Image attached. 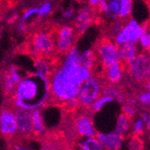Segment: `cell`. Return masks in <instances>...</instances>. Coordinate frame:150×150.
I'll return each mask as SVG.
<instances>
[{"label":"cell","mask_w":150,"mask_h":150,"mask_svg":"<svg viewBox=\"0 0 150 150\" xmlns=\"http://www.w3.org/2000/svg\"><path fill=\"white\" fill-rule=\"evenodd\" d=\"M91 76L92 72L80 64L63 62L50 80V93L52 99L63 105L76 107L80 89Z\"/></svg>","instance_id":"cell-1"},{"label":"cell","mask_w":150,"mask_h":150,"mask_svg":"<svg viewBox=\"0 0 150 150\" xmlns=\"http://www.w3.org/2000/svg\"><path fill=\"white\" fill-rule=\"evenodd\" d=\"M50 93L48 79L39 74H33L21 79L16 87V104L22 110H33L46 101Z\"/></svg>","instance_id":"cell-2"},{"label":"cell","mask_w":150,"mask_h":150,"mask_svg":"<svg viewBox=\"0 0 150 150\" xmlns=\"http://www.w3.org/2000/svg\"><path fill=\"white\" fill-rule=\"evenodd\" d=\"M129 76L138 83L150 81V55L147 52H139V55L127 66Z\"/></svg>","instance_id":"cell-3"},{"label":"cell","mask_w":150,"mask_h":150,"mask_svg":"<svg viewBox=\"0 0 150 150\" xmlns=\"http://www.w3.org/2000/svg\"><path fill=\"white\" fill-rule=\"evenodd\" d=\"M103 88L98 77L91 76L82 86L78 94V105L90 108L92 104L102 95Z\"/></svg>","instance_id":"cell-4"},{"label":"cell","mask_w":150,"mask_h":150,"mask_svg":"<svg viewBox=\"0 0 150 150\" xmlns=\"http://www.w3.org/2000/svg\"><path fill=\"white\" fill-rule=\"evenodd\" d=\"M147 28L145 25H141L137 20L128 19L120 32L113 39V42L119 46L123 43H139V40Z\"/></svg>","instance_id":"cell-5"},{"label":"cell","mask_w":150,"mask_h":150,"mask_svg":"<svg viewBox=\"0 0 150 150\" xmlns=\"http://www.w3.org/2000/svg\"><path fill=\"white\" fill-rule=\"evenodd\" d=\"M97 60L101 62L103 67H106L120 61L118 45L111 39L104 38L98 42L95 49Z\"/></svg>","instance_id":"cell-6"},{"label":"cell","mask_w":150,"mask_h":150,"mask_svg":"<svg viewBox=\"0 0 150 150\" xmlns=\"http://www.w3.org/2000/svg\"><path fill=\"white\" fill-rule=\"evenodd\" d=\"M75 29L71 26L65 25L59 29L57 36V50L61 54H67L74 46L76 38Z\"/></svg>","instance_id":"cell-7"},{"label":"cell","mask_w":150,"mask_h":150,"mask_svg":"<svg viewBox=\"0 0 150 150\" xmlns=\"http://www.w3.org/2000/svg\"><path fill=\"white\" fill-rule=\"evenodd\" d=\"M97 8L109 19L122 20V0H100Z\"/></svg>","instance_id":"cell-8"},{"label":"cell","mask_w":150,"mask_h":150,"mask_svg":"<svg viewBox=\"0 0 150 150\" xmlns=\"http://www.w3.org/2000/svg\"><path fill=\"white\" fill-rule=\"evenodd\" d=\"M95 138L101 143L104 150H120L124 139L112 132H97Z\"/></svg>","instance_id":"cell-9"},{"label":"cell","mask_w":150,"mask_h":150,"mask_svg":"<svg viewBox=\"0 0 150 150\" xmlns=\"http://www.w3.org/2000/svg\"><path fill=\"white\" fill-rule=\"evenodd\" d=\"M76 129L81 137L84 138H93L97 133L93 127V120L88 114H81L76 118Z\"/></svg>","instance_id":"cell-10"},{"label":"cell","mask_w":150,"mask_h":150,"mask_svg":"<svg viewBox=\"0 0 150 150\" xmlns=\"http://www.w3.org/2000/svg\"><path fill=\"white\" fill-rule=\"evenodd\" d=\"M33 44L38 53L50 54L54 50V40L50 34L36 33L33 39Z\"/></svg>","instance_id":"cell-11"},{"label":"cell","mask_w":150,"mask_h":150,"mask_svg":"<svg viewBox=\"0 0 150 150\" xmlns=\"http://www.w3.org/2000/svg\"><path fill=\"white\" fill-rule=\"evenodd\" d=\"M124 67L125 65L121 61L112 64L111 66H108L106 67H103V72L105 78L110 84H118L123 78L124 74Z\"/></svg>","instance_id":"cell-12"},{"label":"cell","mask_w":150,"mask_h":150,"mask_svg":"<svg viewBox=\"0 0 150 150\" xmlns=\"http://www.w3.org/2000/svg\"><path fill=\"white\" fill-rule=\"evenodd\" d=\"M139 44L136 43H123L118 46L119 56L120 61L125 66L129 64L139 55Z\"/></svg>","instance_id":"cell-13"},{"label":"cell","mask_w":150,"mask_h":150,"mask_svg":"<svg viewBox=\"0 0 150 150\" xmlns=\"http://www.w3.org/2000/svg\"><path fill=\"white\" fill-rule=\"evenodd\" d=\"M17 123V130L23 135H28L33 131L32 114L24 110H18L15 114Z\"/></svg>","instance_id":"cell-14"},{"label":"cell","mask_w":150,"mask_h":150,"mask_svg":"<svg viewBox=\"0 0 150 150\" xmlns=\"http://www.w3.org/2000/svg\"><path fill=\"white\" fill-rule=\"evenodd\" d=\"M0 129L4 134L11 135L17 131L16 116L9 111H4L0 116Z\"/></svg>","instance_id":"cell-15"},{"label":"cell","mask_w":150,"mask_h":150,"mask_svg":"<svg viewBox=\"0 0 150 150\" xmlns=\"http://www.w3.org/2000/svg\"><path fill=\"white\" fill-rule=\"evenodd\" d=\"M93 21L92 12L88 8L81 9L75 22V32L76 34H81L86 32L87 27Z\"/></svg>","instance_id":"cell-16"},{"label":"cell","mask_w":150,"mask_h":150,"mask_svg":"<svg viewBox=\"0 0 150 150\" xmlns=\"http://www.w3.org/2000/svg\"><path fill=\"white\" fill-rule=\"evenodd\" d=\"M130 130H131L130 119L128 118L126 115H124L122 112L120 113L118 115L117 119H116L114 132L124 139L126 136H128V134L129 133Z\"/></svg>","instance_id":"cell-17"},{"label":"cell","mask_w":150,"mask_h":150,"mask_svg":"<svg viewBox=\"0 0 150 150\" xmlns=\"http://www.w3.org/2000/svg\"><path fill=\"white\" fill-rule=\"evenodd\" d=\"M96 60L97 57L94 50H86L84 53L80 54L79 57V64L85 67L86 69H87L90 71H92Z\"/></svg>","instance_id":"cell-18"},{"label":"cell","mask_w":150,"mask_h":150,"mask_svg":"<svg viewBox=\"0 0 150 150\" xmlns=\"http://www.w3.org/2000/svg\"><path fill=\"white\" fill-rule=\"evenodd\" d=\"M77 150H104L98 139L93 138H85L80 140L77 146Z\"/></svg>","instance_id":"cell-19"},{"label":"cell","mask_w":150,"mask_h":150,"mask_svg":"<svg viewBox=\"0 0 150 150\" xmlns=\"http://www.w3.org/2000/svg\"><path fill=\"white\" fill-rule=\"evenodd\" d=\"M113 101H114V99L112 96H107V95L102 94L101 96L98 97L96 99V101L92 104V106L90 107V110L93 112H98L103 108L104 105H106L108 103H111Z\"/></svg>","instance_id":"cell-20"},{"label":"cell","mask_w":150,"mask_h":150,"mask_svg":"<svg viewBox=\"0 0 150 150\" xmlns=\"http://www.w3.org/2000/svg\"><path fill=\"white\" fill-rule=\"evenodd\" d=\"M32 121H33V130L35 134H40L43 129V121L42 115H40L39 111H35L32 113Z\"/></svg>","instance_id":"cell-21"},{"label":"cell","mask_w":150,"mask_h":150,"mask_svg":"<svg viewBox=\"0 0 150 150\" xmlns=\"http://www.w3.org/2000/svg\"><path fill=\"white\" fill-rule=\"evenodd\" d=\"M103 95H107V96H112L114 100L120 102V103H124V97L121 94V93L113 86H106L103 89L102 92Z\"/></svg>","instance_id":"cell-22"},{"label":"cell","mask_w":150,"mask_h":150,"mask_svg":"<svg viewBox=\"0 0 150 150\" xmlns=\"http://www.w3.org/2000/svg\"><path fill=\"white\" fill-rule=\"evenodd\" d=\"M136 103H137V101L131 100L128 103H125L123 106H122V113L126 115L130 120H131V118L135 117V115L137 114Z\"/></svg>","instance_id":"cell-23"},{"label":"cell","mask_w":150,"mask_h":150,"mask_svg":"<svg viewBox=\"0 0 150 150\" xmlns=\"http://www.w3.org/2000/svg\"><path fill=\"white\" fill-rule=\"evenodd\" d=\"M35 69H36L37 74L42 76L46 78L49 76H50L49 66L45 61H43V59H39L35 62Z\"/></svg>","instance_id":"cell-24"},{"label":"cell","mask_w":150,"mask_h":150,"mask_svg":"<svg viewBox=\"0 0 150 150\" xmlns=\"http://www.w3.org/2000/svg\"><path fill=\"white\" fill-rule=\"evenodd\" d=\"M140 48L145 50V52H149L150 51V31L146 28L143 34L141 35L139 43Z\"/></svg>","instance_id":"cell-25"},{"label":"cell","mask_w":150,"mask_h":150,"mask_svg":"<svg viewBox=\"0 0 150 150\" xmlns=\"http://www.w3.org/2000/svg\"><path fill=\"white\" fill-rule=\"evenodd\" d=\"M79 57H80V54L77 49L74 46L66 54V59L64 62L69 63V64H79Z\"/></svg>","instance_id":"cell-26"},{"label":"cell","mask_w":150,"mask_h":150,"mask_svg":"<svg viewBox=\"0 0 150 150\" xmlns=\"http://www.w3.org/2000/svg\"><path fill=\"white\" fill-rule=\"evenodd\" d=\"M146 129V125L140 118L136 119L131 124V130L135 135H141Z\"/></svg>","instance_id":"cell-27"},{"label":"cell","mask_w":150,"mask_h":150,"mask_svg":"<svg viewBox=\"0 0 150 150\" xmlns=\"http://www.w3.org/2000/svg\"><path fill=\"white\" fill-rule=\"evenodd\" d=\"M125 22L126 21H123V20H115V21H113V23L111 25V28H110V31H111L110 33H111V36L113 39L120 32V30L122 29V27H123Z\"/></svg>","instance_id":"cell-28"},{"label":"cell","mask_w":150,"mask_h":150,"mask_svg":"<svg viewBox=\"0 0 150 150\" xmlns=\"http://www.w3.org/2000/svg\"><path fill=\"white\" fill-rule=\"evenodd\" d=\"M137 103L142 106H150V92H142L138 95Z\"/></svg>","instance_id":"cell-29"},{"label":"cell","mask_w":150,"mask_h":150,"mask_svg":"<svg viewBox=\"0 0 150 150\" xmlns=\"http://www.w3.org/2000/svg\"><path fill=\"white\" fill-rule=\"evenodd\" d=\"M5 85H6V90L8 92H11L13 89V87H15L16 84L13 83V81L12 76H11L10 74L6 75V83H5Z\"/></svg>","instance_id":"cell-30"},{"label":"cell","mask_w":150,"mask_h":150,"mask_svg":"<svg viewBox=\"0 0 150 150\" xmlns=\"http://www.w3.org/2000/svg\"><path fill=\"white\" fill-rule=\"evenodd\" d=\"M51 9V5L47 3V4H44L42 7L39 9V15L40 16H44V15H47V13L50 11Z\"/></svg>","instance_id":"cell-31"},{"label":"cell","mask_w":150,"mask_h":150,"mask_svg":"<svg viewBox=\"0 0 150 150\" xmlns=\"http://www.w3.org/2000/svg\"><path fill=\"white\" fill-rule=\"evenodd\" d=\"M39 13V9L38 8H32V9H29V10H27L26 13H24V16L23 17V20L25 21L26 19H28L29 17H31L33 15H35V13Z\"/></svg>","instance_id":"cell-32"},{"label":"cell","mask_w":150,"mask_h":150,"mask_svg":"<svg viewBox=\"0 0 150 150\" xmlns=\"http://www.w3.org/2000/svg\"><path fill=\"white\" fill-rule=\"evenodd\" d=\"M73 16V10H67L64 13V16L66 18H71Z\"/></svg>","instance_id":"cell-33"},{"label":"cell","mask_w":150,"mask_h":150,"mask_svg":"<svg viewBox=\"0 0 150 150\" xmlns=\"http://www.w3.org/2000/svg\"><path fill=\"white\" fill-rule=\"evenodd\" d=\"M99 3H100V0H91L89 2V4L91 5L90 6H93V7H97Z\"/></svg>","instance_id":"cell-34"},{"label":"cell","mask_w":150,"mask_h":150,"mask_svg":"<svg viewBox=\"0 0 150 150\" xmlns=\"http://www.w3.org/2000/svg\"><path fill=\"white\" fill-rule=\"evenodd\" d=\"M144 85V92H150V81H147Z\"/></svg>","instance_id":"cell-35"},{"label":"cell","mask_w":150,"mask_h":150,"mask_svg":"<svg viewBox=\"0 0 150 150\" xmlns=\"http://www.w3.org/2000/svg\"><path fill=\"white\" fill-rule=\"evenodd\" d=\"M12 150H29V149H27V148H25V147H23V146H15L13 147Z\"/></svg>","instance_id":"cell-36"},{"label":"cell","mask_w":150,"mask_h":150,"mask_svg":"<svg viewBox=\"0 0 150 150\" xmlns=\"http://www.w3.org/2000/svg\"><path fill=\"white\" fill-rule=\"evenodd\" d=\"M42 150H48V149H47V148H42Z\"/></svg>","instance_id":"cell-37"},{"label":"cell","mask_w":150,"mask_h":150,"mask_svg":"<svg viewBox=\"0 0 150 150\" xmlns=\"http://www.w3.org/2000/svg\"><path fill=\"white\" fill-rule=\"evenodd\" d=\"M148 53H149V55H150V51H149V52H148Z\"/></svg>","instance_id":"cell-38"},{"label":"cell","mask_w":150,"mask_h":150,"mask_svg":"<svg viewBox=\"0 0 150 150\" xmlns=\"http://www.w3.org/2000/svg\"><path fill=\"white\" fill-rule=\"evenodd\" d=\"M149 130H150V129H149Z\"/></svg>","instance_id":"cell-39"}]
</instances>
